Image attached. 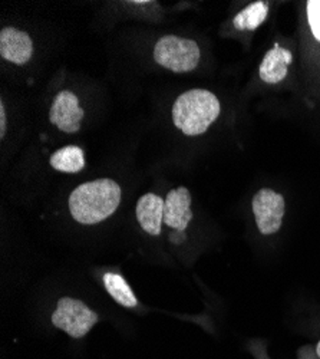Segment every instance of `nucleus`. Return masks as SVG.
Segmentation results:
<instances>
[{
    "instance_id": "nucleus-16",
    "label": "nucleus",
    "mask_w": 320,
    "mask_h": 359,
    "mask_svg": "<svg viewBox=\"0 0 320 359\" xmlns=\"http://www.w3.org/2000/svg\"><path fill=\"white\" fill-rule=\"evenodd\" d=\"M316 352H317V356L320 358V341H319V344H317V346H316Z\"/></svg>"
},
{
    "instance_id": "nucleus-12",
    "label": "nucleus",
    "mask_w": 320,
    "mask_h": 359,
    "mask_svg": "<svg viewBox=\"0 0 320 359\" xmlns=\"http://www.w3.org/2000/svg\"><path fill=\"white\" fill-rule=\"evenodd\" d=\"M104 285L106 292L112 296V299L116 304H120L124 308H135L138 305V301L132 289L121 275L112 273V272L105 273Z\"/></svg>"
},
{
    "instance_id": "nucleus-15",
    "label": "nucleus",
    "mask_w": 320,
    "mask_h": 359,
    "mask_svg": "<svg viewBox=\"0 0 320 359\" xmlns=\"http://www.w3.org/2000/svg\"><path fill=\"white\" fill-rule=\"evenodd\" d=\"M6 134V111L5 105L0 104V137H5Z\"/></svg>"
},
{
    "instance_id": "nucleus-14",
    "label": "nucleus",
    "mask_w": 320,
    "mask_h": 359,
    "mask_svg": "<svg viewBox=\"0 0 320 359\" xmlns=\"http://www.w3.org/2000/svg\"><path fill=\"white\" fill-rule=\"evenodd\" d=\"M306 11L312 34L320 42V0H309Z\"/></svg>"
},
{
    "instance_id": "nucleus-5",
    "label": "nucleus",
    "mask_w": 320,
    "mask_h": 359,
    "mask_svg": "<svg viewBox=\"0 0 320 359\" xmlns=\"http://www.w3.org/2000/svg\"><path fill=\"white\" fill-rule=\"evenodd\" d=\"M253 213L257 229L261 234L269 236L280 230L284 217V197L272 189H261L253 197Z\"/></svg>"
},
{
    "instance_id": "nucleus-8",
    "label": "nucleus",
    "mask_w": 320,
    "mask_h": 359,
    "mask_svg": "<svg viewBox=\"0 0 320 359\" xmlns=\"http://www.w3.org/2000/svg\"><path fill=\"white\" fill-rule=\"evenodd\" d=\"M191 220V194L188 189L171 190L164 200V224L177 231H184Z\"/></svg>"
},
{
    "instance_id": "nucleus-4",
    "label": "nucleus",
    "mask_w": 320,
    "mask_h": 359,
    "mask_svg": "<svg viewBox=\"0 0 320 359\" xmlns=\"http://www.w3.org/2000/svg\"><path fill=\"white\" fill-rule=\"evenodd\" d=\"M99 320L98 315L83 302L72 297H62L52 315V323L72 338H83Z\"/></svg>"
},
{
    "instance_id": "nucleus-11",
    "label": "nucleus",
    "mask_w": 320,
    "mask_h": 359,
    "mask_svg": "<svg viewBox=\"0 0 320 359\" xmlns=\"http://www.w3.org/2000/svg\"><path fill=\"white\" fill-rule=\"evenodd\" d=\"M50 165L52 168L61 172H68V174L79 172L85 167L83 151L76 145L64 147L52 154Z\"/></svg>"
},
{
    "instance_id": "nucleus-10",
    "label": "nucleus",
    "mask_w": 320,
    "mask_h": 359,
    "mask_svg": "<svg viewBox=\"0 0 320 359\" xmlns=\"http://www.w3.org/2000/svg\"><path fill=\"white\" fill-rule=\"evenodd\" d=\"M293 61V55L290 53V50L280 48L277 43L274 45L273 49H270L263 61L260 64V78L263 82L274 85L281 82L287 76V67L292 64Z\"/></svg>"
},
{
    "instance_id": "nucleus-7",
    "label": "nucleus",
    "mask_w": 320,
    "mask_h": 359,
    "mask_svg": "<svg viewBox=\"0 0 320 359\" xmlns=\"http://www.w3.org/2000/svg\"><path fill=\"white\" fill-rule=\"evenodd\" d=\"M34 55V42L26 32L5 27L0 32V56L15 65H25Z\"/></svg>"
},
{
    "instance_id": "nucleus-3",
    "label": "nucleus",
    "mask_w": 320,
    "mask_h": 359,
    "mask_svg": "<svg viewBox=\"0 0 320 359\" xmlns=\"http://www.w3.org/2000/svg\"><path fill=\"white\" fill-rule=\"evenodd\" d=\"M200 55L195 41L172 35L158 39L154 48L155 62L176 74L194 71L200 62Z\"/></svg>"
},
{
    "instance_id": "nucleus-6",
    "label": "nucleus",
    "mask_w": 320,
    "mask_h": 359,
    "mask_svg": "<svg viewBox=\"0 0 320 359\" xmlns=\"http://www.w3.org/2000/svg\"><path fill=\"white\" fill-rule=\"evenodd\" d=\"M83 109L79 105L78 97L71 91H61L52 102L49 119L50 123L67 134H74L81 130Z\"/></svg>"
},
{
    "instance_id": "nucleus-1",
    "label": "nucleus",
    "mask_w": 320,
    "mask_h": 359,
    "mask_svg": "<svg viewBox=\"0 0 320 359\" xmlns=\"http://www.w3.org/2000/svg\"><path fill=\"white\" fill-rule=\"evenodd\" d=\"M121 187L111 178L78 186L69 196V210L81 224H97L112 216L121 203Z\"/></svg>"
},
{
    "instance_id": "nucleus-13",
    "label": "nucleus",
    "mask_w": 320,
    "mask_h": 359,
    "mask_svg": "<svg viewBox=\"0 0 320 359\" xmlns=\"http://www.w3.org/2000/svg\"><path fill=\"white\" fill-rule=\"evenodd\" d=\"M267 13L269 5L266 2H254L237 13L232 23L239 31H256L266 20Z\"/></svg>"
},
{
    "instance_id": "nucleus-9",
    "label": "nucleus",
    "mask_w": 320,
    "mask_h": 359,
    "mask_svg": "<svg viewBox=\"0 0 320 359\" xmlns=\"http://www.w3.org/2000/svg\"><path fill=\"white\" fill-rule=\"evenodd\" d=\"M137 219L139 226L145 233L151 236H158L161 233V226L164 223V200L154 194H144L137 203Z\"/></svg>"
},
{
    "instance_id": "nucleus-2",
    "label": "nucleus",
    "mask_w": 320,
    "mask_h": 359,
    "mask_svg": "<svg viewBox=\"0 0 320 359\" xmlns=\"http://www.w3.org/2000/svg\"><path fill=\"white\" fill-rule=\"evenodd\" d=\"M221 111L218 98L207 89H190L172 105V121L183 134H204Z\"/></svg>"
}]
</instances>
